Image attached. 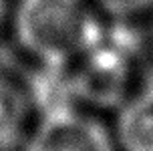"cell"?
Listing matches in <instances>:
<instances>
[{
	"label": "cell",
	"mask_w": 153,
	"mask_h": 151,
	"mask_svg": "<svg viewBox=\"0 0 153 151\" xmlns=\"http://www.w3.org/2000/svg\"><path fill=\"white\" fill-rule=\"evenodd\" d=\"M119 151H153V83L133 89L111 123Z\"/></svg>",
	"instance_id": "3957f363"
},
{
	"label": "cell",
	"mask_w": 153,
	"mask_h": 151,
	"mask_svg": "<svg viewBox=\"0 0 153 151\" xmlns=\"http://www.w3.org/2000/svg\"><path fill=\"white\" fill-rule=\"evenodd\" d=\"M93 0H16L12 36L38 65H71L101 32Z\"/></svg>",
	"instance_id": "6da1fadb"
},
{
	"label": "cell",
	"mask_w": 153,
	"mask_h": 151,
	"mask_svg": "<svg viewBox=\"0 0 153 151\" xmlns=\"http://www.w3.org/2000/svg\"><path fill=\"white\" fill-rule=\"evenodd\" d=\"M20 151H119L111 123L95 109L69 105L36 115Z\"/></svg>",
	"instance_id": "7a4b0ae2"
},
{
	"label": "cell",
	"mask_w": 153,
	"mask_h": 151,
	"mask_svg": "<svg viewBox=\"0 0 153 151\" xmlns=\"http://www.w3.org/2000/svg\"><path fill=\"white\" fill-rule=\"evenodd\" d=\"M93 4L115 18H133L149 12L153 0H93Z\"/></svg>",
	"instance_id": "5b68a950"
},
{
	"label": "cell",
	"mask_w": 153,
	"mask_h": 151,
	"mask_svg": "<svg viewBox=\"0 0 153 151\" xmlns=\"http://www.w3.org/2000/svg\"><path fill=\"white\" fill-rule=\"evenodd\" d=\"M36 119L28 87L0 73V151H20Z\"/></svg>",
	"instance_id": "277c9868"
}]
</instances>
